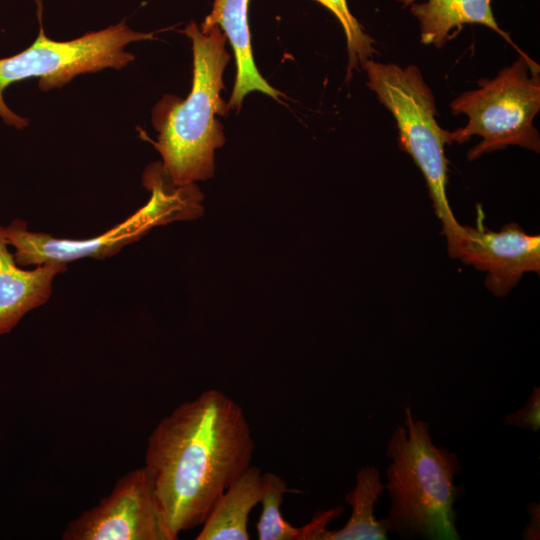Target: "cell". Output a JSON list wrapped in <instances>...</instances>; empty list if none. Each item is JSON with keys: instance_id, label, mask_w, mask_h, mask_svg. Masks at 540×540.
Wrapping results in <instances>:
<instances>
[{"instance_id": "cell-7", "label": "cell", "mask_w": 540, "mask_h": 540, "mask_svg": "<svg viewBox=\"0 0 540 540\" xmlns=\"http://www.w3.org/2000/svg\"><path fill=\"white\" fill-rule=\"evenodd\" d=\"M479 87L455 98L454 115L468 117L466 126L450 132V141L467 142L472 136L481 141L467 155L472 161L496 150L517 145L540 151V136L533 121L540 110L539 65L519 51L518 59L492 80H481Z\"/></svg>"}, {"instance_id": "cell-3", "label": "cell", "mask_w": 540, "mask_h": 540, "mask_svg": "<svg viewBox=\"0 0 540 540\" xmlns=\"http://www.w3.org/2000/svg\"><path fill=\"white\" fill-rule=\"evenodd\" d=\"M405 421L393 431L385 452L391 460L385 489L387 529L401 536L459 540L453 504L463 487L454 477L462 467L455 453L434 444L429 424L404 408Z\"/></svg>"}, {"instance_id": "cell-16", "label": "cell", "mask_w": 540, "mask_h": 540, "mask_svg": "<svg viewBox=\"0 0 540 540\" xmlns=\"http://www.w3.org/2000/svg\"><path fill=\"white\" fill-rule=\"evenodd\" d=\"M326 7L340 22L345 33L349 64L347 77L350 78L352 71L358 64L371 59L376 53L373 47L374 40L364 32L363 27L351 13L347 0H316Z\"/></svg>"}, {"instance_id": "cell-15", "label": "cell", "mask_w": 540, "mask_h": 540, "mask_svg": "<svg viewBox=\"0 0 540 540\" xmlns=\"http://www.w3.org/2000/svg\"><path fill=\"white\" fill-rule=\"evenodd\" d=\"M264 491L260 503L262 513L256 524L259 540H309V523L294 527L281 515L283 497L289 491L287 482L279 475L263 473Z\"/></svg>"}, {"instance_id": "cell-8", "label": "cell", "mask_w": 540, "mask_h": 540, "mask_svg": "<svg viewBox=\"0 0 540 540\" xmlns=\"http://www.w3.org/2000/svg\"><path fill=\"white\" fill-rule=\"evenodd\" d=\"M63 540H166L144 466L120 477L110 494L65 528Z\"/></svg>"}, {"instance_id": "cell-14", "label": "cell", "mask_w": 540, "mask_h": 540, "mask_svg": "<svg viewBox=\"0 0 540 540\" xmlns=\"http://www.w3.org/2000/svg\"><path fill=\"white\" fill-rule=\"evenodd\" d=\"M385 490L379 470L375 466H363L356 474V483L345 495L352 508L346 524L339 530L325 528L319 540H383L387 537L385 519H377L375 505Z\"/></svg>"}, {"instance_id": "cell-12", "label": "cell", "mask_w": 540, "mask_h": 540, "mask_svg": "<svg viewBox=\"0 0 540 540\" xmlns=\"http://www.w3.org/2000/svg\"><path fill=\"white\" fill-rule=\"evenodd\" d=\"M410 6L420 26V41L442 47L455 38L465 24H481L497 32L517 48L493 15L491 0H396Z\"/></svg>"}, {"instance_id": "cell-5", "label": "cell", "mask_w": 540, "mask_h": 540, "mask_svg": "<svg viewBox=\"0 0 540 540\" xmlns=\"http://www.w3.org/2000/svg\"><path fill=\"white\" fill-rule=\"evenodd\" d=\"M143 184L151 191L149 201L125 221L89 239L72 240L33 232L26 221L14 219L4 230L9 246L15 248V261L25 267L44 263L68 265L82 258L103 260L137 241L154 226L200 215L202 195L197 187L194 184L176 186L161 163L146 168Z\"/></svg>"}, {"instance_id": "cell-10", "label": "cell", "mask_w": 540, "mask_h": 540, "mask_svg": "<svg viewBox=\"0 0 540 540\" xmlns=\"http://www.w3.org/2000/svg\"><path fill=\"white\" fill-rule=\"evenodd\" d=\"M8 246L0 225V336L10 333L28 312L44 305L52 294L54 278L67 270V264L62 263L22 269Z\"/></svg>"}, {"instance_id": "cell-11", "label": "cell", "mask_w": 540, "mask_h": 540, "mask_svg": "<svg viewBox=\"0 0 540 540\" xmlns=\"http://www.w3.org/2000/svg\"><path fill=\"white\" fill-rule=\"evenodd\" d=\"M250 0H213L212 10L200 24L206 30L217 25L229 40L236 62V79L228 109H240L244 97L253 91L275 100L282 94L259 73L255 65L248 24Z\"/></svg>"}, {"instance_id": "cell-1", "label": "cell", "mask_w": 540, "mask_h": 540, "mask_svg": "<svg viewBox=\"0 0 540 540\" xmlns=\"http://www.w3.org/2000/svg\"><path fill=\"white\" fill-rule=\"evenodd\" d=\"M255 442L241 406L217 389L163 417L144 467L166 540L202 525L220 495L251 465Z\"/></svg>"}, {"instance_id": "cell-6", "label": "cell", "mask_w": 540, "mask_h": 540, "mask_svg": "<svg viewBox=\"0 0 540 540\" xmlns=\"http://www.w3.org/2000/svg\"><path fill=\"white\" fill-rule=\"evenodd\" d=\"M36 1L39 22L36 39L17 54L0 58V118L16 129H24L29 121L6 104L4 91L9 85L38 78L40 90L47 92L63 87L80 74L107 68L120 70L135 59L126 51L129 44L153 38V33L135 31L120 21L69 41L52 40L43 27L42 2Z\"/></svg>"}, {"instance_id": "cell-9", "label": "cell", "mask_w": 540, "mask_h": 540, "mask_svg": "<svg viewBox=\"0 0 540 540\" xmlns=\"http://www.w3.org/2000/svg\"><path fill=\"white\" fill-rule=\"evenodd\" d=\"M466 236L459 255L487 273L486 287L496 296H504L516 286L523 274L540 272V236L525 233L517 224L509 223L498 232L465 226Z\"/></svg>"}, {"instance_id": "cell-2", "label": "cell", "mask_w": 540, "mask_h": 540, "mask_svg": "<svg viewBox=\"0 0 540 540\" xmlns=\"http://www.w3.org/2000/svg\"><path fill=\"white\" fill-rule=\"evenodd\" d=\"M192 43L193 81L185 99L164 95L152 110L158 132L154 142L162 167L176 186L194 184L214 174V152L225 141L216 115L228 106L221 97L223 72L230 60L227 38L217 25L202 30L191 21L182 31Z\"/></svg>"}, {"instance_id": "cell-17", "label": "cell", "mask_w": 540, "mask_h": 540, "mask_svg": "<svg viewBox=\"0 0 540 540\" xmlns=\"http://www.w3.org/2000/svg\"><path fill=\"white\" fill-rule=\"evenodd\" d=\"M504 424L537 432L540 428V388L533 387L524 406L505 416Z\"/></svg>"}, {"instance_id": "cell-18", "label": "cell", "mask_w": 540, "mask_h": 540, "mask_svg": "<svg viewBox=\"0 0 540 540\" xmlns=\"http://www.w3.org/2000/svg\"><path fill=\"white\" fill-rule=\"evenodd\" d=\"M539 503H531L528 506V511L530 514V520L522 532L521 536L523 539L535 540L539 539V520H540V509Z\"/></svg>"}, {"instance_id": "cell-4", "label": "cell", "mask_w": 540, "mask_h": 540, "mask_svg": "<svg viewBox=\"0 0 540 540\" xmlns=\"http://www.w3.org/2000/svg\"><path fill=\"white\" fill-rule=\"evenodd\" d=\"M361 67L366 71L368 88L396 120L400 148L413 158L423 174L442 224L448 254L459 258L466 231L454 217L446 194L448 167L444 146L451 144L450 131L438 125L431 89L415 65L401 67L369 59Z\"/></svg>"}, {"instance_id": "cell-13", "label": "cell", "mask_w": 540, "mask_h": 540, "mask_svg": "<svg viewBox=\"0 0 540 540\" xmlns=\"http://www.w3.org/2000/svg\"><path fill=\"white\" fill-rule=\"evenodd\" d=\"M264 491L263 473L250 465L217 499L196 540H248V519Z\"/></svg>"}]
</instances>
